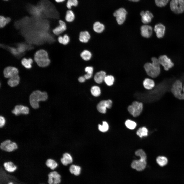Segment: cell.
I'll return each mask as SVG.
<instances>
[{"instance_id": "obj_1", "label": "cell", "mask_w": 184, "mask_h": 184, "mask_svg": "<svg viewBox=\"0 0 184 184\" xmlns=\"http://www.w3.org/2000/svg\"><path fill=\"white\" fill-rule=\"evenodd\" d=\"M152 63H147L144 66V68L148 75L153 78L157 77L160 72V65L158 59L153 57L151 59Z\"/></svg>"}, {"instance_id": "obj_2", "label": "cell", "mask_w": 184, "mask_h": 184, "mask_svg": "<svg viewBox=\"0 0 184 184\" xmlns=\"http://www.w3.org/2000/svg\"><path fill=\"white\" fill-rule=\"evenodd\" d=\"M47 98V94L46 92L36 90L32 93L30 96V103L33 108L37 109L39 107V102L45 101Z\"/></svg>"}, {"instance_id": "obj_3", "label": "cell", "mask_w": 184, "mask_h": 184, "mask_svg": "<svg viewBox=\"0 0 184 184\" xmlns=\"http://www.w3.org/2000/svg\"><path fill=\"white\" fill-rule=\"evenodd\" d=\"M34 59L37 65L41 67L48 66L50 62L47 52L43 49L39 50L35 53Z\"/></svg>"}, {"instance_id": "obj_4", "label": "cell", "mask_w": 184, "mask_h": 184, "mask_svg": "<svg viewBox=\"0 0 184 184\" xmlns=\"http://www.w3.org/2000/svg\"><path fill=\"white\" fill-rule=\"evenodd\" d=\"M172 93L177 98L180 100L184 99V85L179 80L175 82L171 89Z\"/></svg>"}, {"instance_id": "obj_5", "label": "cell", "mask_w": 184, "mask_h": 184, "mask_svg": "<svg viewBox=\"0 0 184 184\" xmlns=\"http://www.w3.org/2000/svg\"><path fill=\"white\" fill-rule=\"evenodd\" d=\"M18 147V145L16 142L8 139L1 142L0 144L1 150L8 152H13L17 149Z\"/></svg>"}, {"instance_id": "obj_6", "label": "cell", "mask_w": 184, "mask_h": 184, "mask_svg": "<svg viewBox=\"0 0 184 184\" xmlns=\"http://www.w3.org/2000/svg\"><path fill=\"white\" fill-rule=\"evenodd\" d=\"M143 109V105L142 103L134 101L131 105L129 106L128 110L131 115L134 117H136L140 114Z\"/></svg>"}, {"instance_id": "obj_7", "label": "cell", "mask_w": 184, "mask_h": 184, "mask_svg": "<svg viewBox=\"0 0 184 184\" xmlns=\"http://www.w3.org/2000/svg\"><path fill=\"white\" fill-rule=\"evenodd\" d=\"M170 6L171 10L174 13H182L184 11V0H171Z\"/></svg>"}, {"instance_id": "obj_8", "label": "cell", "mask_w": 184, "mask_h": 184, "mask_svg": "<svg viewBox=\"0 0 184 184\" xmlns=\"http://www.w3.org/2000/svg\"><path fill=\"white\" fill-rule=\"evenodd\" d=\"M127 12L124 8H120L116 10L113 15L116 17V21L118 24L121 25L125 20Z\"/></svg>"}, {"instance_id": "obj_9", "label": "cell", "mask_w": 184, "mask_h": 184, "mask_svg": "<svg viewBox=\"0 0 184 184\" xmlns=\"http://www.w3.org/2000/svg\"><path fill=\"white\" fill-rule=\"evenodd\" d=\"M48 184H59L61 181V176L56 171H52L48 175Z\"/></svg>"}, {"instance_id": "obj_10", "label": "cell", "mask_w": 184, "mask_h": 184, "mask_svg": "<svg viewBox=\"0 0 184 184\" xmlns=\"http://www.w3.org/2000/svg\"><path fill=\"white\" fill-rule=\"evenodd\" d=\"M158 59L160 65L163 66L164 69L166 71L168 70L174 66L173 63L171 59L166 55H161Z\"/></svg>"}, {"instance_id": "obj_11", "label": "cell", "mask_w": 184, "mask_h": 184, "mask_svg": "<svg viewBox=\"0 0 184 184\" xmlns=\"http://www.w3.org/2000/svg\"><path fill=\"white\" fill-rule=\"evenodd\" d=\"M146 158H140L138 160H134L132 162L131 167L137 171H141L143 170L146 166Z\"/></svg>"}, {"instance_id": "obj_12", "label": "cell", "mask_w": 184, "mask_h": 184, "mask_svg": "<svg viewBox=\"0 0 184 184\" xmlns=\"http://www.w3.org/2000/svg\"><path fill=\"white\" fill-rule=\"evenodd\" d=\"M112 104V101L110 100H102L97 105V109L100 113H105L106 112V109L110 108Z\"/></svg>"}, {"instance_id": "obj_13", "label": "cell", "mask_w": 184, "mask_h": 184, "mask_svg": "<svg viewBox=\"0 0 184 184\" xmlns=\"http://www.w3.org/2000/svg\"><path fill=\"white\" fill-rule=\"evenodd\" d=\"M59 25L52 30V32L55 35L59 36L65 31L67 27L65 22L62 20L59 21Z\"/></svg>"}, {"instance_id": "obj_14", "label": "cell", "mask_w": 184, "mask_h": 184, "mask_svg": "<svg viewBox=\"0 0 184 184\" xmlns=\"http://www.w3.org/2000/svg\"><path fill=\"white\" fill-rule=\"evenodd\" d=\"M29 109L28 107L22 105L16 106L12 111V113L16 116L21 114L27 115L29 113Z\"/></svg>"}, {"instance_id": "obj_15", "label": "cell", "mask_w": 184, "mask_h": 184, "mask_svg": "<svg viewBox=\"0 0 184 184\" xmlns=\"http://www.w3.org/2000/svg\"><path fill=\"white\" fill-rule=\"evenodd\" d=\"M19 71L16 68L8 66L5 68L3 71L4 76L6 78H10L18 75Z\"/></svg>"}, {"instance_id": "obj_16", "label": "cell", "mask_w": 184, "mask_h": 184, "mask_svg": "<svg viewBox=\"0 0 184 184\" xmlns=\"http://www.w3.org/2000/svg\"><path fill=\"white\" fill-rule=\"evenodd\" d=\"M91 38V35L89 32L87 30L82 31L79 33L78 40L81 43H87L90 41Z\"/></svg>"}, {"instance_id": "obj_17", "label": "cell", "mask_w": 184, "mask_h": 184, "mask_svg": "<svg viewBox=\"0 0 184 184\" xmlns=\"http://www.w3.org/2000/svg\"><path fill=\"white\" fill-rule=\"evenodd\" d=\"M1 164L5 170L9 173L14 172L17 168V166L11 161L5 162Z\"/></svg>"}, {"instance_id": "obj_18", "label": "cell", "mask_w": 184, "mask_h": 184, "mask_svg": "<svg viewBox=\"0 0 184 184\" xmlns=\"http://www.w3.org/2000/svg\"><path fill=\"white\" fill-rule=\"evenodd\" d=\"M140 29L141 35L143 37L148 38L151 36L153 29L150 26L147 25H143L141 26Z\"/></svg>"}, {"instance_id": "obj_19", "label": "cell", "mask_w": 184, "mask_h": 184, "mask_svg": "<svg viewBox=\"0 0 184 184\" xmlns=\"http://www.w3.org/2000/svg\"><path fill=\"white\" fill-rule=\"evenodd\" d=\"M140 15L141 16L142 21L144 24L150 23L153 17V14L148 11L145 12L142 11L140 13Z\"/></svg>"}, {"instance_id": "obj_20", "label": "cell", "mask_w": 184, "mask_h": 184, "mask_svg": "<svg viewBox=\"0 0 184 184\" xmlns=\"http://www.w3.org/2000/svg\"><path fill=\"white\" fill-rule=\"evenodd\" d=\"M154 30L158 38H161L164 36L165 33V27L163 24L160 23L156 24L155 26Z\"/></svg>"}, {"instance_id": "obj_21", "label": "cell", "mask_w": 184, "mask_h": 184, "mask_svg": "<svg viewBox=\"0 0 184 184\" xmlns=\"http://www.w3.org/2000/svg\"><path fill=\"white\" fill-rule=\"evenodd\" d=\"M92 29L95 33L100 34L102 33L104 30L105 26L103 24L100 22L96 21L93 24Z\"/></svg>"}, {"instance_id": "obj_22", "label": "cell", "mask_w": 184, "mask_h": 184, "mask_svg": "<svg viewBox=\"0 0 184 184\" xmlns=\"http://www.w3.org/2000/svg\"><path fill=\"white\" fill-rule=\"evenodd\" d=\"M93 56L92 52L90 50L87 49L83 50L80 54V57L85 61H88L90 60L93 57Z\"/></svg>"}, {"instance_id": "obj_23", "label": "cell", "mask_w": 184, "mask_h": 184, "mask_svg": "<svg viewBox=\"0 0 184 184\" xmlns=\"http://www.w3.org/2000/svg\"><path fill=\"white\" fill-rule=\"evenodd\" d=\"M106 76V73L105 71H100L95 74L94 77V80L97 83H101L104 80Z\"/></svg>"}, {"instance_id": "obj_24", "label": "cell", "mask_w": 184, "mask_h": 184, "mask_svg": "<svg viewBox=\"0 0 184 184\" xmlns=\"http://www.w3.org/2000/svg\"><path fill=\"white\" fill-rule=\"evenodd\" d=\"M45 165L51 170H55L58 167V163L54 160L51 158H48L46 160Z\"/></svg>"}, {"instance_id": "obj_25", "label": "cell", "mask_w": 184, "mask_h": 184, "mask_svg": "<svg viewBox=\"0 0 184 184\" xmlns=\"http://www.w3.org/2000/svg\"><path fill=\"white\" fill-rule=\"evenodd\" d=\"M61 161L63 165L67 166L72 163L73 159L70 154L67 153H65L63 155L62 158L61 159Z\"/></svg>"}, {"instance_id": "obj_26", "label": "cell", "mask_w": 184, "mask_h": 184, "mask_svg": "<svg viewBox=\"0 0 184 184\" xmlns=\"http://www.w3.org/2000/svg\"><path fill=\"white\" fill-rule=\"evenodd\" d=\"M143 85L145 88L147 89L150 90L154 87L155 83L152 79L147 78L143 81Z\"/></svg>"}, {"instance_id": "obj_27", "label": "cell", "mask_w": 184, "mask_h": 184, "mask_svg": "<svg viewBox=\"0 0 184 184\" xmlns=\"http://www.w3.org/2000/svg\"><path fill=\"white\" fill-rule=\"evenodd\" d=\"M19 81L20 77L17 75L10 78L7 83L9 86L13 87L17 86L19 84Z\"/></svg>"}, {"instance_id": "obj_28", "label": "cell", "mask_w": 184, "mask_h": 184, "mask_svg": "<svg viewBox=\"0 0 184 184\" xmlns=\"http://www.w3.org/2000/svg\"><path fill=\"white\" fill-rule=\"evenodd\" d=\"M75 18V14L72 10L69 9L67 11L65 17V19L67 22L69 23L73 22Z\"/></svg>"}, {"instance_id": "obj_29", "label": "cell", "mask_w": 184, "mask_h": 184, "mask_svg": "<svg viewBox=\"0 0 184 184\" xmlns=\"http://www.w3.org/2000/svg\"><path fill=\"white\" fill-rule=\"evenodd\" d=\"M69 170L71 174L76 176H78L80 173L81 168L79 166L72 165L70 166Z\"/></svg>"}, {"instance_id": "obj_30", "label": "cell", "mask_w": 184, "mask_h": 184, "mask_svg": "<svg viewBox=\"0 0 184 184\" xmlns=\"http://www.w3.org/2000/svg\"><path fill=\"white\" fill-rule=\"evenodd\" d=\"M33 62V60L31 58L27 59L24 58L21 61V63L23 66L27 69H30L32 67L31 64Z\"/></svg>"}, {"instance_id": "obj_31", "label": "cell", "mask_w": 184, "mask_h": 184, "mask_svg": "<svg viewBox=\"0 0 184 184\" xmlns=\"http://www.w3.org/2000/svg\"><path fill=\"white\" fill-rule=\"evenodd\" d=\"M156 161L157 164L161 167L166 165L168 162L167 158L163 156H160L157 157Z\"/></svg>"}, {"instance_id": "obj_32", "label": "cell", "mask_w": 184, "mask_h": 184, "mask_svg": "<svg viewBox=\"0 0 184 184\" xmlns=\"http://www.w3.org/2000/svg\"><path fill=\"white\" fill-rule=\"evenodd\" d=\"M148 131L147 129L145 127L139 128L137 132V134L140 137L143 136H146L148 135Z\"/></svg>"}, {"instance_id": "obj_33", "label": "cell", "mask_w": 184, "mask_h": 184, "mask_svg": "<svg viewBox=\"0 0 184 184\" xmlns=\"http://www.w3.org/2000/svg\"><path fill=\"white\" fill-rule=\"evenodd\" d=\"M91 92L92 94L95 97L99 96L101 93L100 88L96 86H93L92 87L91 89Z\"/></svg>"}, {"instance_id": "obj_34", "label": "cell", "mask_w": 184, "mask_h": 184, "mask_svg": "<svg viewBox=\"0 0 184 184\" xmlns=\"http://www.w3.org/2000/svg\"><path fill=\"white\" fill-rule=\"evenodd\" d=\"M114 80V77L113 76L108 75L106 76L104 81L107 85L111 86L113 84Z\"/></svg>"}, {"instance_id": "obj_35", "label": "cell", "mask_w": 184, "mask_h": 184, "mask_svg": "<svg viewBox=\"0 0 184 184\" xmlns=\"http://www.w3.org/2000/svg\"><path fill=\"white\" fill-rule=\"evenodd\" d=\"M10 18L8 17L5 18L3 16L0 17V27L1 28L4 27L6 24L9 23L10 21Z\"/></svg>"}, {"instance_id": "obj_36", "label": "cell", "mask_w": 184, "mask_h": 184, "mask_svg": "<svg viewBox=\"0 0 184 184\" xmlns=\"http://www.w3.org/2000/svg\"><path fill=\"white\" fill-rule=\"evenodd\" d=\"M78 3V0H68L66 3V6L68 9H70L72 6H77Z\"/></svg>"}, {"instance_id": "obj_37", "label": "cell", "mask_w": 184, "mask_h": 184, "mask_svg": "<svg viewBox=\"0 0 184 184\" xmlns=\"http://www.w3.org/2000/svg\"><path fill=\"white\" fill-rule=\"evenodd\" d=\"M125 125L128 128L133 129L136 126V123L134 121L130 120H128L125 122Z\"/></svg>"}, {"instance_id": "obj_38", "label": "cell", "mask_w": 184, "mask_h": 184, "mask_svg": "<svg viewBox=\"0 0 184 184\" xmlns=\"http://www.w3.org/2000/svg\"><path fill=\"white\" fill-rule=\"evenodd\" d=\"M99 130L102 132H105L107 131L109 129V125L108 123L106 121L103 122L102 125L99 124L98 126Z\"/></svg>"}, {"instance_id": "obj_39", "label": "cell", "mask_w": 184, "mask_h": 184, "mask_svg": "<svg viewBox=\"0 0 184 184\" xmlns=\"http://www.w3.org/2000/svg\"><path fill=\"white\" fill-rule=\"evenodd\" d=\"M169 0H155L156 5L158 7H162L165 6Z\"/></svg>"}, {"instance_id": "obj_40", "label": "cell", "mask_w": 184, "mask_h": 184, "mask_svg": "<svg viewBox=\"0 0 184 184\" xmlns=\"http://www.w3.org/2000/svg\"><path fill=\"white\" fill-rule=\"evenodd\" d=\"M63 36V40L62 45H66L70 43V38L68 34H65Z\"/></svg>"}, {"instance_id": "obj_41", "label": "cell", "mask_w": 184, "mask_h": 184, "mask_svg": "<svg viewBox=\"0 0 184 184\" xmlns=\"http://www.w3.org/2000/svg\"><path fill=\"white\" fill-rule=\"evenodd\" d=\"M8 48L10 52L15 56H20L22 54L19 52L17 49L9 47H8Z\"/></svg>"}, {"instance_id": "obj_42", "label": "cell", "mask_w": 184, "mask_h": 184, "mask_svg": "<svg viewBox=\"0 0 184 184\" xmlns=\"http://www.w3.org/2000/svg\"><path fill=\"white\" fill-rule=\"evenodd\" d=\"M17 48L19 52L21 53H22L27 49V45L24 44L20 43L18 45Z\"/></svg>"}, {"instance_id": "obj_43", "label": "cell", "mask_w": 184, "mask_h": 184, "mask_svg": "<svg viewBox=\"0 0 184 184\" xmlns=\"http://www.w3.org/2000/svg\"><path fill=\"white\" fill-rule=\"evenodd\" d=\"M135 155L140 158H146V156L145 152L142 150L140 149L137 151L135 152Z\"/></svg>"}, {"instance_id": "obj_44", "label": "cell", "mask_w": 184, "mask_h": 184, "mask_svg": "<svg viewBox=\"0 0 184 184\" xmlns=\"http://www.w3.org/2000/svg\"><path fill=\"white\" fill-rule=\"evenodd\" d=\"M6 121L5 118L2 116H0V127L1 128L3 127L6 124Z\"/></svg>"}, {"instance_id": "obj_45", "label": "cell", "mask_w": 184, "mask_h": 184, "mask_svg": "<svg viewBox=\"0 0 184 184\" xmlns=\"http://www.w3.org/2000/svg\"><path fill=\"white\" fill-rule=\"evenodd\" d=\"M85 72L87 73L92 74L93 71V68L92 66H87L85 68Z\"/></svg>"}, {"instance_id": "obj_46", "label": "cell", "mask_w": 184, "mask_h": 184, "mask_svg": "<svg viewBox=\"0 0 184 184\" xmlns=\"http://www.w3.org/2000/svg\"><path fill=\"white\" fill-rule=\"evenodd\" d=\"M63 36L60 35L57 38V40L59 43L62 44L63 42Z\"/></svg>"}, {"instance_id": "obj_47", "label": "cell", "mask_w": 184, "mask_h": 184, "mask_svg": "<svg viewBox=\"0 0 184 184\" xmlns=\"http://www.w3.org/2000/svg\"><path fill=\"white\" fill-rule=\"evenodd\" d=\"M92 74L87 73L84 75V77L86 79H89L92 76Z\"/></svg>"}, {"instance_id": "obj_48", "label": "cell", "mask_w": 184, "mask_h": 184, "mask_svg": "<svg viewBox=\"0 0 184 184\" xmlns=\"http://www.w3.org/2000/svg\"><path fill=\"white\" fill-rule=\"evenodd\" d=\"M85 78L84 77H79L78 79V81L81 82H84L85 80Z\"/></svg>"}, {"instance_id": "obj_49", "label": "cell", "mask_w": 184, "mask_h": 184, "mask_svg": "<svg viewBox=\"0 0 184 184\" xmlns=\"http://www.w3.org/2000/svg\"><path fill=\"white\" fill-rule=\"evenodd\" d=\"M65 0H55V1L58 3H62L64 2Z\"/></svg>"}, {"instance_id": "obj_50", "label": "cell", "mask_w": 184, "mask_h": 184, "mask_svg": "<svg viewBox=\"0 0 184 184\" xmlns=\"http://www.w3.org/2000/svg\"><path fill=\"white\" fill-rule=\"evenodd\" d=\"M7 184H14V183L10 181Z\"/></svg>"}, {"instance_id": "obj_51", "label": "cell", "mask_w": 184, "mask_h": 184, "mask_svg": "<svg viewBox=\"0 0 184 184\" xmlns=\"http://www.w3.org/2000/svg\"><path fill=\"white\" fill-rule=\"evenodd\" d=\"M140 0H132V1L134 2H137L139 1Z\"/></svg>"}, {"instance_id": "obj_52", "label": "cell", "mask_w": 184, "mask_h": 184, "mask_svg": "<svg viewBox=\"0 0 184 184\" xmlns=\"http://www.w3.org/2000/svg\"><path fill=\"white\" fill-rule=\"evenodd\" d=\"M129 0V1H132V0Z\"/></svg>"}, {"instance_id": "obj_53", "label": "cell", "mask_w": 184, "mask_h": 184, "mask_svg": "<svg viewBox=\"0 0 184 184\" xmlns=\"http://www.w3.org/2000/svg\"></svg>"}, {"instance_id": "obj_54", "label": "cell", "mask_w": 184, "mask_h": 184, "mask_svg": "<svg viewBox=\"0 0 184 184\" xmlns=\"http://www.w3.org/2000/svg\"></svg>"}]
</instances>
